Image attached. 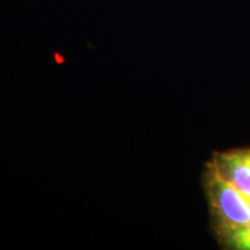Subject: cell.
I'll list each match as a JSON object with an SVG mask.
<instances>
[{
  "instance_id": "obj_1",
  "label": "cell",
  "mask_w": 250,
  "mask_h": 250,
  "mask_svg": "<svg viewBox=\"0 0 250 250\" xmlns=\"http://www.w3.org/2000/svg\"><path fill=\"white\" fill-rule=\"evenodd\" d=\"M203 181L212 225L225 243L234 233L250 223V199L221 176L211 162L206 165Z\"/></svg>"
},
{
  "instance_id": "obj_2",
  "label": "cell",
  "mask_w": 250,
  "mask_h": 250,
  "mask_svg": "<svg viewBox=\"0 0 250 250\" xmlns=\"http://www.w3.org/2000/svg\"><path fill=\"white\" fill-rule=\"evenodd\" d=\"M210 162L221 176L250 199V149L218 153Z\"/></svg>"
},
{
  "instance_id": "obj_3",
  "label": "cell",
  "mask_w": 250,
  "mask_h": 250,
  "mask_svg": "<svg viewBox=\"0 0 250 250\" xmlns=\"http://www.w3.org/2000/svg\"><path fill=\"white\" fill-rule=\"evenodd\" d=\"M225 245L234 246L237 249L250 250V223L234 233L229 239L225 242Z\"/></svg>"
}]
</instances>
